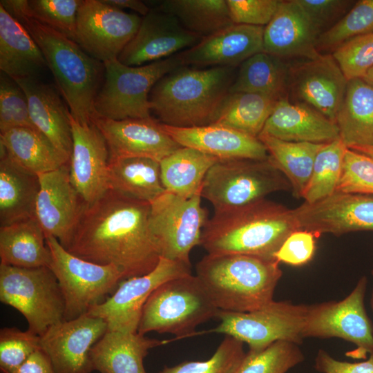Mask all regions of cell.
I'll list each match as a JSON object with an SVG mask.
<instances>
[{"instance_id": "cell-57", "label": "cell", "mask_w": 373, "mask_h": 373, "mask_svg": "<svg viewBox=\"0 0 373 373\" xmlns=\"http://www.w3.org/2000/svg\"><path fill=\"white\" fill-rule=\"evenodd\" d=\"M372 273L373 276V270ZM370 306H371L372 311L373 312V289L372 291V294H371V298H370Z\"/></svg>"}, {"instance_id": "cell-42", "label": "cell", "mask_w": 373, "mask_h": 373, "mask_svg": "<svg viewBox=\"0 0 373 373\" xmlns=\"http://www.w3.org/2000/svg\"><path fill=\"white\" fill-rule=\"evenodd\" d=\"M82 1L19 0V2L28 15L75 41L77 16Z\"/></svg>"}, {"instance_id": "cell-5", "label": "cell", "mask_w": 373, "mask_h": 373, "mask_svg": "<svg viewBox=\"0 0 373 373\" xmlns=\"http://www.w3.org/2000/svg\"><path fill=\"white\" fill-rule=\"evenodd\" d=\"M276 260L242 254H207L195 276L220 310L247 312L274 300L283 272Z\"/></svg>"}, {"instance_id": "cell-17", "label": "cell", "mask_w": 373, "mask_h": 373, "mask_svg": "<svg viewBox=\"0 0 373 373\" xmlns=\"http://www.w3.org/2000/svg\"><path fill=\"white\" fill-rule=\"evenodd\" d=\"M106 331L103 319L86 314L50 327L40 336V349L55 373H90L92 347Z\"/></svg>"}, {"instance_id": "cell-14", "label": "cell", "mask_w": 373, "mask_h": 373, "mask_svg": "<svg viewBox=\"0 0 373 373\" xmlns=\"http://www.w3.org/2000/svg\"><path fill=\"white\" fill-rule=\"evenodd\" d=\"M142 19L103 0H82L77 16L75 42L102 63L118 59L137 33Z\"/></svg>"}, {"instance_id": "cell-13", "label": "cell", "mask_w": 373, "mask_h": 373, "mask_svg": "<svg viewBox=\"0 0 373 373\" xmlns=\"http://www.w3.org/2000/svg\"><path fill=\"white\" fill-rule=\"evenodd\" d=\"M367 283V278L361 277L340 301L308 305L303 338H343L356 346L345 354L356 359H366L367 354H373V323L365 307Z\"/></svg>"}, {"instance_id": "cell-40", "label": "cell", "mask_w": 373, "mask_h": 373, "mask_svg": "<svg viewBox=\"0 0 373 373\" xmlns=\"http://www.w3.org/2000/svg\"><path fill=\"white\" fill-rule=\"evenodd\" d=\"M347 146L337 139L318 151L302 198L308 203L323 199L336 191Z\"/></svg>"}, {"instance_id": "cell-8", "label": "cell", "mask_w": 373, "mask_h": 373, "mask_svg": "<svg viewBox=\"0 0 373 373\" xmlns=\"http://www.w3.org/2000/svg\"><path fill=\"white\" fill-rule=\"evenodd\" d=\"M291 190L287 178L269 156L265 160H218L202 182L201 197L215 211L244 207L265 199L270 193Z\"/></svg>"}, {"instance_id": "cell-12", "label": "cell", "mask_w": 373, "mask_h": 373, "mask_svg": "<svg viewBox=\"0 0 373 373\" xmlns=\"http://www.w3.org/2000/svg\"><path fill=\"white\" fill-rule=\"evenodd\" d=\"M201 194L182 197L165 191L151 204L149 225L160 256L191 265L189 254L200 245L208 218Z\"/></svg>"}, {"instance_id": "cell-32", "label": "cell", "mask_w": 373, "mask_h": 373, "mask_svg": "<svg viewBox=\"0 0 373 373\" xmlns=\"http://www.w3.org/2000/svg\"><path fill=\"white\" fill-rule=\"evenodd\" d=\"M108 189L151 204L165 191L160 162L143 157L109 160Z\"/></svg>"}, {"instance_id": "cell-6", "label": "cell", "mask_w": 373, "mask_h": 373, "mask_svg": "<svg viewBox=\"0 0 373 373\" xmlns=\"http://www.w3.org/2000/svg\"><path fill=\"white\" fill-rule=\"evenodd\" d=\"M219 311L195 275L172 278L160 285L147 299L137 333H168L175 335V339L197 335L195 328L217 318Z\"/></svg>"}, {"instance_id": "cell-18", "label": "cell", "mask_w": 373, "mask_h": 373, "mask_svg": "<svg viewBox=\"0 0 373 373\" xmlns=\"http://www.w3.org/2000/svg\"><path fill=\"white\" fill-rule=\"evenodd\" d=\"M202 39L173 15L151 8L117 59L126 66H140L173 56L194 46Z\"/></svg>"}, {"instance_id": "cell-56", "label": "cell", "mask_w": 373, "mask_h": 373, "mask_svg": "<svg viewBox=\"0 0 373 373\" xmlns=\"http://www.w3.org/2000/svg\"><path fill=\"white\" fill-rule=\"evenodd\" d=\"M363 79L373 85V67L368 70L366 75Z\"/></svg>"}, {"instance_id": "cell-43", "label": "cell", "mask_w": 373, "mask_h": 373, "mask_svg": "<svg viewBox=\"0 0 373 373\" xmlns=\"http://www.w3.org/2000/svg\"><path fill=\"white\" fill-rule=\"evenodd\" d=\"M373 32V0H361L334 27L318 37L317 50L334 51L345 41Z\"/></svg>"}, {"instance_id": "cell-34", "label": "cell", "mask_w": 373, "mask_h": 373, "mask_svg": "<svg viewBox=\"0 0 373 373\" xmlns=\"http://www.w3.org/2000/svg\"><path fill=\"white\" fill-rule=\"evenodd\" d=\"M0 260L17 267H50L51 254L36 218L0 227Z\"/></svg>"}, {"instance_id": "cell-53", "label": "cell", "mask_w": 373, "mask_h": 373, "mask_svg": "<svg viewBox=\"0 0 373 373\" xmlns=\"http://www.w3.org/2000/svg\"><path fill=\"white\" fill-rule=\"evenodd\" d=\"M10 373H55L50 358L41 349L23 364Z\"/></svg>"}, {"instance_id": "cell-20", "label": "cell", "mask_w": 373, "mask_h": 373, "mask_svg": "<svg viewBox=\"0 0 373 373\" xmlns=\"http://www.w3.org/2000/svg\"><path fill=\"white\" fill-rule=\"evenodd\" d=\"M73 137L68 162L72 184L86 204L100 198L108 190L109 151L106 140L92 122L80 124L69 114Z\"/></svg>"}, {"instance_id": "cell-19", "label": "cell", "mask_w": 373, "mask_h": 373, "mask_svg": "<svg viewBox=\"0 0 373 373\" xmlns=\"http://www.w3.org/2000/svg\"><path fill=\"white\" fill-rule=\"evenodd\" d=\"M38 176L36 220L46 238L52 236L66 247L85 202L71 182L68 163Z\"/></svg>"}, {"instance_id": "cell-49", "label": "cell", "mask_w": 373, "mask_h": 373, "mask_svg": "<svg viewBox=\"0 0 373 373\" xmlns=\"http://www.w3.org/2000/svg\"><path fill=\"white\" fill-rule=\"evenodd\" d=\"M295 1L319 36L339 22L355 4L349 0Z\"/></svg>"}, {"instance_id": "cell-3", "label": "cell", "mask_w": 373, "mask_h": 373, "mask_svg": "<svg viewBox=\"0 0 373 373\" xmlns=\"http://www.w3.org/2000/svg\"><path fill=\"white\" fill-rule=\"evenodd\" d=\"M296 230L293 210L265 198L215 211L202 229L200 245L208 254H242L276 260V253Z\"/></svg>"}, {"instance_id": "cell-10", "label": "cell", "mask_w": 373, "mask_h": 373, "mask_svg": "<svg viewBox=\"0 0 373 373\" xmlns=\"http://www.w3.org/2000/svg\"><path fill=\"white\" fill-rule=\"evenodd\" d=\"M51 254L50 268L56 276L65 303L64 321L86 314L104 301L124 280L114 265H102L79 258L52 236L46 237Z\"/></svg>"}, {"instance_id": "cell-39", "label": "cell", "mask_w": 373, "mask_h": 373, "mask_svg": "<svg viewBox=\"0 0 373 373\" xmlns=\"http://www.w3.org/2000/svg\"><path fill=\"white\" fill-rule=\"evenodd\" d=\"M157 3L155 9L173 15L202 37L233 23L226 0H164Z\"/></svg>"}, {"instance_id": "cell-30", "label": "cell", "mask_w": 373, "mask_h": 373, "mask_svg": "<svg viewBox=\"0 0 373 373\" xmlns=\"http://www.w3.org/2000/svg\"><path fill=\"white\" fill-rule=\"evenodd\" d=\"M0 227L36 218L38 175L14 163L0 146Z\"/></svg>"}, {"instance_id": "cell-28", "label": "cell", "mask_w": 373, "mask_h": 373, "mask_svg": "<svg viewBox=\"0 0 373 373\" xmlns=\"http://www.w3.org/2000/svg\"><path fill=\"white\" fill-rule=\"evenodd\" d=\"M166 341L137 332L108 331L93 345L90 358L93 371L99 373H146L144 358L149 350Z\"/></svg>"}, {"instance_id": "cell-2", "label": "cell", "mask_w": 373, "mask_h": 373, "mask_svg": "<svg viewBox=\"0 0 373 373\" xmlns=\"http://www.w3.org/2000/svg\"><path fill=\"white\" fill-rule=\"evenodd\" d=\"M0 4L21 23L39 46L72 117L80 124L92 122L97 117L94 102L104 80V63L73 40L28 15L19 0H1Z\"/></svg>"}, {"instance_id": "cell-29", "label": "cell", "mask_w": 373, "mask_h": 373, "mask_svg": "<svg viewBox=\"0 0 373 373\" xmlns=\"http://www.w3.org/2000/svg\"><path fill=\"white\" fill-rule=\"evenodd\" d=\"M39 46L21 23L0 4V70L13 79L39 77L47 69Z\"/></svg>"}, {"instance_id": "cell-33", "label": "cell", "mask_w": 373, "mask_h": 373, "mask_svg": "<svg viewBox=\"0 0 373 373\" xmlns=\"http://www.w3.org/2000/svg\"><path fill=\"white\" fill-rule=\"evenodd\" d=\"M0 146L14 163L35 175L56 170L69 162L32 128L16 127L0 132Z\"/></svg>"}, {"instance_id": "cell-16", "label": "cell", "mask_w": 373, "mask_h": 373, "mask_svg": "<svg viewBox=\"0 0 373 373\" xmlns=\"http://www.w3.org/2000/svg\"><path fill=\"white\" fill-rule=\"evenodd\" d=\"M298 229L325 233L373 231V195L336 191L312 203L293 209Z\"/></svg>"}, {"instance_id": "cell-47", "label": "cell", "mask_w": 373, "mask_h": 373, "mask_svg": "<svg viewBox=\"0 0 373 373\" xmlns=\"http://www.w3.org/2000/svg\"><path fill=\"white\" fill-rule=\"evenodd\" d=\"M40 349V336L28 329L3 327L0 330V370L10 373Z\"/></svg>"}, {"instance_id": "cell-44", "label": "cell", "mask_w": 373, "mask_h": 373, "mask_svg": "<svg viewBox=\"0 0 373 373\" xmlns=\"http://www.w3.org/2000/svg\"><path fill=\"white\" fill-rule=\"evenodd\" d=\"M243 343L225 335L211 358L202 361H184L165 367L159 373H234L246 353Z\"/></svg>"}, {"instance_id": "cell-25", "label": "cell", "mask_w": 373, "mask_h": 373, "mask_svg": "<svg viewBox=\"0 0 373 373\" xmlns=\"http://www.w3.org/2000/svg\"><path fill=\"white\" fill-rule=\"evenodd\" d=\"M319 35L295 0L280 1L269 23L264 28V52L278 57L314 59Z\"/></svg>"}, {"instance_id": "cell-27", "label": "cell", "mask_w": 373, "mask_h": 373, "mask_svg": "<svg viewBox=\"0 0 373 373\" xmlns=\"http://www.w3.org/2000/svg\"><path fill=\"white\" fill-rule=\"evenodd\" d=\"M280 140L327 144L340 138L338 128L325 116L287 97L278 100L261 132Z\"/></svg>"}, {"instance_id": "cell-22", "label": "cell", "mask_w": 373, "mask_h": 373, "mask_svg": "<svg viewBox=\"0 0 373 373\" xmlns=\"http://www.w3.org/2000/svg\"><path fill=\"white\" fill-rule=\"evenodd\" d=\"M92 122L106 140L109 160L143 157L160 162L181 146L152 117L113 120L97 116Z\"/></svg>"}, {"instance_id": "cell-11", "label": "cell", "mask_w": 373, "mask_h": 373, "mask_svg": "<svg viewBox=\"0 0 373 373\" xmlns=\"http://www.w3.org/2000/svg\"><path fill=\"white\" fill-rule=\"evenodd\" d=\"M308 305L288 301H271L251 312L220 310V324L205 332L223 334L249 345L250 351H261L278 341L298 345L303 341Z\"/></svg>"}, {"instance_id": "cell-26", "label": "cell", "mask_w": 373, "mask_h": 373, "mask_svg": "<svg viewBox=\"0 0 373 373\" xmlns=\"http://www.w3.org/2000/svg\"><path fill=\"white\" fill-rule=\"evenodd\" d=\"M15 79L26 93L30 116L36 129L69 161L73 149L70 111L57 90L39 77Z\"/></svg>"}, {"instance_id": "cell-37", "label": "cell", "mask_w": 373, "mask_h": 373, "mask_svg": "<svg viewBox=\"0 0 373 373\" xmlns=\"http://www.w3.org/2000/svg\"><path fill=\"white\" fill-rule=\"evenodd\" d=\"M218 160L196 149L180 146L160 162L165 190L182 197L201 193L204 177Z\"/></svg>"}, {"instance_id": "cell-36", "label": "cell", "mask_w": 373, "mask_h": 373, "mask_svg": "<svg viewBox=\"0 0 373 373\" xmlns=\"http://www.w3.org/2000/svg\"><path fill=\"white\" fill-rule=\"evenodd\" d=\"M290 67L283 59L261 52L240 65L229 93L249 92L276 99L285 97L289 90Z\"/></svg>"}, {"instance_id": "cell-48", "label": "cell", "mask_w": 373, "mask_h": 373, "mask_svg": "<svg viewBox=\"0 0 373 373\" xmlns=\"http://www.w3.org/2000/svg\"><path fill=\"white\" fill-rule=\"evenodd\" d=\"M336 191L373 195V159L347 148Z\"/></svg>"}, {"instance_id": "cell-9", "label": "cell", "mask_w": 373, "mask_h": 373, "mask_svg": "<svg viewBox=\"0 0 373 373\" xmlns=\"http://www.w3.org/2000/svg\"><path fill=\"white\" fill-rule=\"evenodd\" d=\"M0 300L19 311L28 322V329L39 336L64 321V296L48 267L23 268L0 263Z\"/></svg>"}, {"instance_id": "cell-46", "label": "cell", "mask_w": 373, "mask_h": 373, "mask_svg": "<svg viewBox=\"0 0 373 373\" xmlns=\"http://www.w3.org/2000/svg\"><path fill=\"white\" fill-rule=\"evenodd\" d=\"M332 55L347 81L363 78L373 67V32L345 41Z\"/></svg>"}, {"instance_id": "cell-50", "label": "cell", "mask_w": 373, "mask_h": 373, "mask_svg": "<svg viewBox=\"0 0 373 373\" xmlns=\"http://www.w3.org/2000/svg\"><path fill=\"white\" fill-rule=\"evenodd\" d=\"M233 23L267 26L275 15L280 0H226Z\"/></svg>"}, {"instance_id": "cell-4", "label": "cell", "mask_w": 373, "mask_h": 373, "mask_svg": "<svg viewBox=\"0 0 373 373\" xmlns=\"http://www.w3.org/2000/svg\"><path fill=\"white\" fill-rule=\"evenodd\" d=\"M235 67L180 66L162 77L149 95L162 124L193 127L213 124L235 79Z\"/></svg>"}, {"instance_id": "cell-21", "label": "cell", "mask_w": 373, "mask_h": 373, "mask_svg": "<svg viewBox=\"0 0 373 373\" xmlns=\"http://www.w3.org/2000/svg\"><path fill=\"white\" fill-rule=\"evenodd\" d=\"M347 82L333 55L321 54L290 68L289 89L299 102L336 123Z\"/></svg>"}, {"instance_id": "cell-31", "label": "cell", "mask_w": 373, "mask_h": 373, "mask_svg": "<svg viewBox=\"0 0 373 373\" xmlns=\"http://www.w3.org/2000/svg\"><path fill=\"white\" fill-rule=\"evenodd\" d=\"M336 124L348 149L373 146V85L363 78L347 82Z\"/></svg>"}, {"instance_id": "cell-54", "label": "cell", "mask_w": 373, "mask_h": 373, "mask_svg": "<svg viewBox=\"0 0 373 373\" xmlns=\"http://www.w3.org/2000/svg\"><path fill=\"white\" fill-rule=\"evenodd\" d=\"M107 4L119 8L130 9L142 15L143 17L146 15L151 8L147 6L146 3L139 0H103Z\"/></svg>"}, {"instance_id": "cell-7", "label": "cell", "mask_w": 373, "mask_h": 373, "mask_svg": "<svg viewBox=\"0 0 373 373\" xmlns=\"http://www.w3.org/2000/svg\"><path fill=\"white\" fill-rule=\"evenodd\" d=\"M104 64L94 108L97 116L113 120L151 118V89L165 75L184 66L179 54L140 66H126L117 59Z\"/></svg>"}, {"instance_id": "cell-24", "label": "cell", "mask_w": 373, "mask_h": 373, "mask_svg": "<svg viewBox=\"0 0 373 373\" xmlns=\"http://www.w3.org/2000/svg\"><path fill=\"white\" fill-rule=\"evenodd\" d=\"M163 124L166 132L181 146L196 149L218 160H265L269 153L256 137L218 124L193 127Z\"/></svg>"}, {"instance_id": "cell-55", "label": "cell", "mask_w": 373, "mask_h": 373, "mask_svg": "<svg viewBox=\"0 0 373 373\" xmlns=\"http://www.w3.org/2000/svg\"><path fill=\"white\" fill-rule=\"evenodd\" d=\"M351 149L366 155L373 159V146L354 147Z\"/></svg>"}, {"instance_id": "cell-45", "label": "cell", "mask_w": 373, "mask_h": 373, "mask_svg": "<svg viewBox=\"0 0 373 373\" xmlns=\"http://www.w3.org/2000/svg\"><path fill=\"white\" fill-rule=\"evenodd\" d=\"M16 127L36 129L25 92L15 79L1 72L0 132Z\"/></svg>"}, {"instance_id": "cell-15", "label": "cell", "mask_w": 373, "mask_h": 373, "mask_svg": "<svg viewBox=\"0 0 373 373\" xmlns=\"http://www.w3.org/2000/svg\"><path fill=\"white\" fill-rule=\"evenodd\" d=\"M191 266L160 257L152 271L122 280L111 295L87 314L103 319L108 331L137 332L143 307L153 291L169 280L191 274Z\"/></svg>"}, {"instance_id": "cell-51", "label": "cell", "mask_w": 373, "mask_h": 373, "mask_svg": "<svg viewBox=\"0 0 373 373\" xmlns=\"http://www.w3.org/2000/svg\"><path fill=\"white\" fill-rule=\"evenodd\" d=\"M316 238L312 232L298 229L283 242L275 254L278 262L292 266H301L309 262L316 251Z\"/></svg>"}, {"instance_id": "cell-23", "label": "cell", "mask_w": 373, "mask_h": 373, "mask_svg": "<svg viewBox=\"0 0 373 373\" xmlns=\"http://www.w3.org/2000/svg\"><path fill=\"white\" fill-rule=\"evenodd\" d=\"M263 26L233 23L179 53L183 65L236 67L264 52Z\"/></svg>"}, {"instance_id": "cell-52", "label": "cell", "mask_w": 373, "mask_h": 373, "mask_svg": "<svg viewBox=\"0 0 373 373\" xmlns=\"http://www.w3.org/2000/svg\"><path fill=\"white\" fill-rule=\"evenodd\" d=\"M314 367L321 373H373V354L364 361L350 363L338 361L321 349L315 358Z\"/></svg>"}, {"instance_id": "cell-1", "label": "cell", "mask_w": 373, "mask_h": 373, "mask_svg": "<svg viewBox=\"0 0 373 373\" xmlns=\"http://www.w3.org/2000/svg\"><path fill=\"white\" fill-rule=\"evenodd\" d=\"M150 211V203L108 189L93 203H85L64 248L86 260L117 267L124 279L146 274L161 257Z\"/></svg>"}, {"instance_id": "cell-41", "label": "cell", "mask_w": 373, "mask_h": 373, "mask_svg": "<svg viewBox=\"0 0 373 373\" xmlns=\"http://www.w3.org/2000/svg\"><path fill=\"white\" fill-rule=\"evenodd\" d=\"M304 360L298 344L278 341L261 351L249 350L234 373H286Z\"/></svg>"}, {"instance_id": "cell-38", "label": "cell", "mask_w": 373, "mask_h": 373, "mask_svg": "<svg viewBox=\"0 0 373 373\" xmlns=\"http://www.w3.org/2000/svg\"><path fill=\"white\" fill-rule=\"evenodd\" d=\"M278 100L255 93H229L214 124L258 137Z\"/></svg>"}, {"instance_id": "cell-35", "label": "cell", "mask_w": 373, "mask_h": 373, "mask_svg": "<svg viewBox=\"0 0 373 373\" xmlns=\"http://www.w3.org/2000/svg\"><path fill=\"white\" fill-rule=\"evenodd\" d=\"M258 138L272 163L288 180L294 197L301 198L316 157L325 144L285 141L264 133Z\"/></svg>"}]
</instances>
